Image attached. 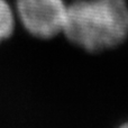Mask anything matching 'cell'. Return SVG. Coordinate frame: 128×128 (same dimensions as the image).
<instances>
[{"instance_id": "1", "label": "cell", "mask_w": 128, "mask_h": 128, "mask_svg": "<svg viewBox=\"0 0 128 128\" xmlns=\"http://www.w3.org/2000/svg\"><path fill=\"white\" fill-rule=\"evenodd\" d=\"M62 33L89 53L119 46L128 38L127 0H74L66 6Z\"/></svg>"}, {"instance_id": "2", "label": "cell", "mask_w": 128, "mask_h": 128, "mask_svg": "<svg viewBox=\"0 0 128 128\" xmlns=\"http://www.w3.org/2000/svg\"><path fill=\"white\" fill-rule=\"evenodd\" d=\"M22 26L38 38H52L62 33L66 4L64 0H17Z\"/></svg>"}, {"instance_id": "3", "label": "cell", "mask_w": 128, "mask_h": 128, "mask_svg": "<svg viewBox=\"0 0 128 128\" xmlns=\"http://www.w3.org/2000/svg\"><path fill=\"white\" fill-rule=\"evenodd\" d=\"M15 18L10 6L6 0H0V42L12 34Z\"/></svg>"}, {"instance_id": "4", "label": "cell", "mask_w": 128, "mask_h": 128, "mask_svg": "<svg viewBox=\"0 0 128 128\" xmlns=\"http://www.w3.org/2000/svg\"><path fill=\"white\" fill-rule=\"evenodd\" d=\"M119 128H128V122H127V124H124L122 126H120Z\"/></svg>"}]
</instances>
